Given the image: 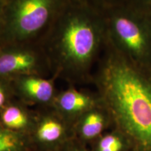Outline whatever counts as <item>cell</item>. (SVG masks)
I'll return each mask as SVG.
<instances>
[{
    "label": "cell",
    "instance_id": "9c48e42d",
    "mask_svg": "<svg viewBox=\"0 0 151 151\" xmlns=\"http://www.w3.org/2000/svg\"><path fill=\"white\" fill-rule=\"evenodd\" d=\"M23 88L29 95L41 101H47L52 97V84L48 81L39 78H28L23 82Z\"/></svg>",
    "mask_w": 151,
    "mask_h": 151
},
{
    "label": "cell",
    "instance_id": "7c38bea8",
    "mask_svg": "<svg viewBox=\"0 0 151 151\" xmlns=\"http://www.w3.org/2000/svg\"><path fill=\"white\" fill-rule=\"evenodd\" d=\"M19 145L18 137L14 132L0 129V151H16Z\"/></svg>",
    "mask_w": 151,
    "mask_h": 151
},
{
    "label": "cell",
    "instance_id": "8992f818",
    "mask_svg": "<svg viewBox=\"0 0 151 151\" xmlns=\"http://www.w3.org/2000/svg\"><path fill=\"white\" fill-rule=\"evenodd\" d=\"M35 58L25 52H9L0 55V74H9L29 69L35 65Z\"/></svg>",
    "mask_w": 151,
    "mask_h": 151
},
{
    "label": "cell",
    "instance_id": "5bb4252c",
    "mask_svg": "<svg viewBox=\"0 0 151 151\" xmlns=\"http://www.w3.org/2000/svg\"><path fill=\"white\" fill-rule=\"evenodd\" d=\"M4 100H5L4 94L2 90L1 89V88H0V107L3 105L4 102Z\"/></svg>",
    "mask_w": 151,
    "mask_h": 151
},
{
    "label": "cell",
    "instance_id": "7a4b0ae2",
    "mask_svg": "<svg viewBox=\"0 0 151 151\" xmlns=\"http://www.w3.org/2000/svg\"><path fill=\"white\" fill-rule=\"evenodd\" d=\"M108 20L113 44L132 61L151 67V15L129 4Z\"/></svg>",
    "mask_w": 151,
    "mask_h": 151
},
{
    "label": "cell",
    "instance_id": "6da1fadb",
    "mask_svg": "<svg viewBox=\"0 0 151 151\" xmlns=\"http://www.w3.org/2000/svg\"><path fill=\"white\" fill-rule=\"evenodd\" d=\"M111 48L97 76L101 102L132 151H151V67Z\"/></svg>",
    "mask_w": 151,
    "mask_h": 151
},
{
    "label": "cell",
    "instance_id": "30bf717a",
    "mask_svg": "<svg viewBox=\"0 0 151 151\" xmlns=\"http://www.w3.org/2000/svg\"><path fill=\"white\" fill-rule=\"evenodd\" d=\"M62 134V127L54 120H47L38 129V137L44 142H52L60 139Z\"/></svg>",
    "mask_w": 151,
    "mask_h": 151
},
{
    "label": "cell",
    "instance_id": "277c9868",
    "mask_svg": "<svg viewBox=\"0 0 151 151\" xmlns=\"http://www.w3.org/2000/svg\"><path fill=\"white\" fill-rule=\"evenodd\" d=\"M52 0H17L14 9V24L19 35L27 36L44 25L51 8Z\"/></svg>",
    "mask_w": 151,
    "mask_h": 151
},
{
    "label": "cell",
    "instance_id": "ba28073f",
    "mask_svg": "<svg viewBox=\"0 0 151 151\" xmlns=\"http://www.w3.org/2000/svg\"><path fill=\"white\" fill-rule=\"evenodd\" d=\"M94 151H132V148L127 138L115 129L98 138Z\"/></svg>",
    "mask_w": 151,
    "mask_h": 151
},
{
    "label": "cell",
    "instance_id": "8fae6325",
    "mask_svg": "<svg viewBox=\"0 0 151 151\" xmlns=\"http://www.w3.org/2000/svg\"><path fill=\"white\" fill-rule=\"evenodd\" d=\"M4 124L11 129H20L27 124V118L18 108L10 106L4 111L1 116Z\"/></svg>",
    "mask_w": 151,
    "mask_h": 151
},
{
    "label": "cell",
    "instance_id": "4fadbf2b",
    "mask_svg": "<svg viewBox=\"0 0 151 151\" xmlns=\"http://www.w3.org/2000/svg\"><path fill=\"white\" fill-rule=\"evenodd\" d=\"M130 4L147 13L151 9V0H132Z\"/></svg>",
    "mask_w": 151,
    "mask_h": 151
},
{
    "label": "cell",
    "instance_id": "9a60e30c",
    "mask_svg": "<svg viewBox=\"0 0 151 151\" xmlns=\"http://www.w3.org/2000/svg\"><path fill=\"white\" fill-rule=\"evenodd\" d=\"M148 14H150V15H151V9H150V11H149V12H148Z\"/></svg>",
    "mask_w": 151,
    "mask_h": 151
},
{
    "label": "cell",
    "instance_id": "5b68a950",
    "mask_svg": "<svg viewBox=\"0 0 151 151\" xmlns=\"http://www.w3.org/2000/svg\"><path fill=\"white\" fill-rule=\"evenodd\" d=\"M109 122L112 123L109 113L103 104L100 109L94 107L88 111L83 121L81 127L83 136L88 140L98 139Z\"/></svg>",
    "mask_w": 151,
    "mask_h": 151
},
{
    "label": "cell",
    "instance_id": "52a82bcc",
    "mask_svg": "<svg viewBox=\"0 0 151 151\" xmlns=\"http://www.w3.org/2000/svg\"><path fill=\"white\" fill-rule=\"evenodd\" d=\"M96 104L95 99L74 90H69L65 92L60 99L61 108L68 112L89 111L95 107Z\"/></svg>",
    "mask_w": 151,
    "mask_h": 151
},
{
    "label": "cell",
    "instance_id": "3957f363",
    "mask_svg": "<svg viewBox=\"0 0 151 151\" xmlns=\"http://www.w3.org/2000/svg\"><path fill=\"white\" fill-rule=\"evenodd\" d=\"M101 24L86 19L71 22L63 36L67 55L79 63H88L95 55L101 40Z\"/></svg>",
    "mask_w": 151,
    "mask_h": 151
}]
</instances>
